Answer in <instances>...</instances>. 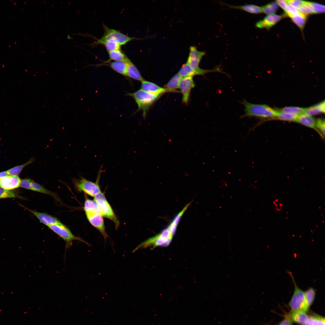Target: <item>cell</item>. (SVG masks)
Masks as SVG:
<instances>
[{
	"label": "cell",
	"mask_w": 325,
	"mask_h": 325,
	"mask_svg": "<svg viewBox=\"0 0 325 325\" xmlns=\"http://www.w3.org/2000/svg\"><path fill=\"white\" fill-rule=\"evenodd\" d=\"M188 206L186 205L174 218L171 223L157 235L147 239L138 245L133 250L134 252L139 249L150 246L152 248L168 245L171 242L176 232L177 226L184 212Z\"/></svg>",
	"instance_id": "1"
},
{
	"label": "cell",
	"mask_w": 325,
	"mask_h": 325,
	"mask_svg": "<svg viewBox=\"0 0 325 325\" xmlns=\"http://www.w3.org/2000/svg\"><path fill=\"white\" fill-rule=\"evenodd\" d=\"M242 103L244 107V114L243 117H257L261 118L275 117L278 110L265 104L250 103L244 100Z\"/></svg>",
	"instance_id": "2"
},
{
	"label": "cell",
	"mask_w": 325,
	"mask_h": 325,
	"mask_svg": "<svg viewBox=\"0 0 325 325\" xmlns=\"http://www.w3.org/2000/svg\"><path fill=\"white\" fill-rule=\"evenodd\" d=\"M133 98L138 106V110L143 112L144 117L150 107L161 95L150 93L141 89L128 94Z\"/></svg>",
	"instance_id": "3"
},
{
	"label": "cell",
	"mask_w": 325,
	"mask_h": 325,
	"mask_svg": "<svg viewBox=\"0 0 325 325\" xmlns=\"http://www.w3.org/2000/svg\"><path fill=\"white\" fill-rule=\"evenodd\" d=\"M287 272L292 279L294 287V292L289 302V305L292 311H301L306 312L308 307L306 302L304 292L298 286L292 273L289 271Z\"/></svg>",
	"instance_id": "4"
},
{
	"label": "cell",
	"mask_w": 325,
	"mask_h": 325,
	"mask_svg": "<svg viewBox=\"0 0 325 325\" xmlns=\"http://www.w3.org/2000/svg\"><path fill=\"white\" fill-rule=\"evenodd\" d=\"M101 170V168L99 170L97 180L95 182L88 180L83 178L79 179H74L73 183L77 190L94 197L101 192L99 182Z\"/></svg>",
	"instance_id": "5"
},
{
	"label": "cell",
	"mask_w": 325,
	"mask_h": 325,
	"mask_svg": "<svg viewBox=\"0 0 325 325\" xmlns=\"http://www.w3.org/2000/svg\"><path fill=\"white\" fill-rule=\"evenodd\" d=\"M94 200L98 205L101 215L113 221L116 227H118L119 221L103 193L101 192L98 193L94 197Z\"/></svg>",
	"instance_id": "6"
},
{
	"label": "cell",
	"mask_w": 325,
	"mask_h": 325,
	"mask_svg": "<svg viewBox=\"0 0 325 325\" xmlns=\"http://www.w3.org/2000/svg\"><path fill=\"white\" fill-rule=\"evenodd\" d=\"M48 227L53 232L63 239L66 242V248H69L72 245L74 240L80 241L90 246V244L82 238L74 235L63 224H54Z\"/></svg>",
	"instance_id": "7"
},
{
	"label": "cell",
	"mask_w": 325,
	"mask_h": 325,
	"mask_svg": "<svg viewBox=\"0 0 325 325\" xmlns=\"http://www.w3.org/2000/svg\"><path fill=\"white\" fill-rule=\"evenodd\" d=\"M103 27L104 32L103 36L99 39L100 40L113 39L121 46L125 45L133 40L138 39L128 36L118 30L110 28L104 25H103Z\"/></svg>",
	"instance_id": "8"
},
{
	"label": "cell",
	"mask_w": 325,
	"mask_h": 325,
	"mask_svg": "<svg viewBox=\"0 0 325 325\" xmlns=\"http://www.w3.org/2000/svg\"><path fill=\"white\" fill-rule=\"evenodd\" d=\"M195 86L193 76L182 78L179 85L181 93L182 94V102L187 104L189 99L190 91Z\"/></svg>",
	"instance_id": "9"
},
{
	"label": "cell",
	"mask_w": 325,
	"mask_h": 325,
	"mask_svg": "<svg viewBox=\"0 0 325 325\" xmlns=\"http://www.w3.org/2000/svg\"><path fill=\"white\" fill-rule=\"evenodd\" d=\"M90 223L101 233L104 239L109 237L105 229L104 219L101 214L94 213H85Z\"/></svg>",
	"instance_id": "10"
},
{
	"label": "cell",
	"mask_w": 325,
	"mask_h": 325,
	"mask_svg": "<svg viewBox=\"0 0 325 325\" xmlns=\"http://www.w3.org/2000/svg\"><path fill=\"white\" fill-rule=\"evenodd\" d=\"M221 71L219 68L212 70H204L201 68L195 69L186 63L184 64L179 70L178 73L182 78L193 76L196 75H203L212 72Z\"/></svg>",
	"instance_id": "11"
},
{
	"label": "cell",
	"mask_w": 325,
	"mask_h": 325,
	"mask_svg": "<svg viewBox=\"0 0 325 325\" xmlns=\"http://www.w3.org/2000/svg\"><path fill=\"white\" fill-rule=\"evenodd\" d=\"M189 49L190 52L186 63L195 69H200L199 67V63L203 57L205 55V52L198 51L194 46H191Z\"/></svg>",
	"instance_id": "12"
},
{
	"label": "cell",
	"mask_w": 325,
	"mask_h": 325,
	"mask_svg": "<svg viewBox=\"0 0 325 325\" xmlns=\"http://www.w3.org/2000/svg\"><path fill=\"white\" fill-rule=\"evenodd\" d=\"M21 179L17 175H9L0 180V187L7 190H11L20 186Z\"/></svg>",
	"instance_id": "13"
},
{
	"label": "cell",
	"mask_w": 325,
	"mask_h": 325,
	"mask_svg": "<svg viewBox=\"0 0 325 325\" xmlns=\"http://www.w3.org/2000/svg\"><path fill=\"white\" fill-rule=\"evenodd\" d=\"M25 208L36 217L41 223L48 227L52 224H63L58 219L51 215L45 213L35 211L26 208Z\"/></svg>",
	"instance_id": "14"
},
{
	"label": "cell",
	"mask_w": 325,
	"mask_h": 325,
	"mask_svg": "<svg viewBox=\"0 0 325 325\" xmlns=\"http://www.w3.org/2000/svg\"><path fill=\"white\" fill-rule=\"evenodd\" d=\"M282 18V16L277 14H269L263 20L257 22L255 26L258 28L269 29L277 23Z\"/></svg>",
	"instance_id": "15"
},
{
	"label": "cell",
	"mask_w": 325,
	"mask_h": 325,
	"mask_svg": "<svg viewBox=\"0 0 325 325\" xmlns=\"http://www.w3.org/2000/svg\"><path fill=\"white\" fill-rule=\"evenodd\" d=\"M141 82V89L147 92L161 95L167 92L164 88L161 87L153 83L145 80Z\"/></svg>",
	"instance_id": "16"
},
{
	"label": "cell",
	"mask_w": 325,
	"mask_h": 325,
	"mask_svg": "<svg viewBox=\"0 0 325 325\" xmlns=\"http://www.w3.org/2000/svg\"><path fill=\"white\" fill-rule=\"evenodd\" d=\"M103 45L105 47L108 52L120 49L121 45L115 40L113 39H108L104 40L98 39L91 45Z\"/></svg>",
	"instance_id": "17"
},
{
	"label": "cell",
	"mask_w": 325,
	"mask_h": 325,
	"mask_svg": "<svg viewBox=\"0 0 325 325\" xmlns=\"http://www.w3.org/2000/svg\"><path fill=\"white\" fill-rule=\"evenodd\" d=\"M230 8L240 9L251 14H258L262 12L261 8L253 4H246L242 5L235 6L223 3Z\"/></svg>",
	"instance_id": "18"
},
{
	"label": "cell",
	"mask_w": 325,
	"mask_h": 325,
	"mask_svg": "<svg viewBox=\"0 0 325 325\" xmlns=\"http://www.w3.org/2000/svg\"><path fill=\"white\" fill-rule=\"evenodd\" d=\"M127 64V76L141 82L144 80L138 69L130 60Z\"/></svg>",
	"instance_id": "19"
},
{
	"label": "cell",
	"mask_w": 325,
	"mask_h": 325,
	"mask_svg": "<svg viewBox=\"0 0 325 325\" xmlns=\"http://www.w3.org/2000/svg\"><path fill=\"white\" fill-rule=\"evenodd\" d=\"M325 113V101L308 108H305L304 114L309 116Z\"/></svg>",
	"instance_id": "20"
},
{
	"label": "cell",
	"mask_w": 325,
	"mask_h": 325,
	"mask_svg": "<svg viewBox=\"0 0 325 325\" xmlns=\"http://www.w3.org/2000/svg\"><path fill=\"white\" fill-rule=\"evenodd\" d=\"M182 77L178 73L175 74L169 80L164 88L167 92H175L179 88V84Z\"/></svg>",
	"instance_id": "21"
},
{
	"label": "cell",
	"mask_w": 325,
	"mask_h": 325,
	"mask_svg": "<svg viewBox=\"0 0 325 325\" xmlns=\"http://www.w3.org/2000/svg\"><path fill=\"white\" fill-rule=\"evenodd\" d=\"M106 63H109L107 65H108L116 72L123 76H127V63L119 61H113Z\"/></svg>",
	"instance_id": "22"
},
{
	"label": "cell",
	"mask_w": 325,
	"mask_h": 325,
	"mask_svg": "<svg viewBox=\"0 0 325 325\" xmlns=\"http://www.w3.org/2000/svg\"><path fill=\"white\" fill-rule=\"evenodd\" d=\"M108 53L109 59L105 62L114 60L127 63L130 60L120 49L111 51L109 52Z\"/></svg>",
	"instance_id": "23"
},
{
	"label": "cell",
	"mask_w": 325,
	"mask_h": 325,
	"mask_svg": "<svg viewBox=\"0 0 325 325\" xmlns=\"http://www.w3.org/2000/svg\"><path fill=\"white\" fill-rule=\"evenodd\" d=\"M291 319L301 325H305L308 316L306 312L301 311H293L291 315Z\"/></svg>",
	"instance_id": "24"
},
{
	"label": "cell",
	"mask_w": 325,
	"mask_h": 325,
	"mask_svg": "<svg viewBox=\"0 0 325 325\" xmlns=\"http://www.w3.org/2000/svg\"><path fill=\"white\" fill-rule=\"evenodd\" d=\"M296 122L307 127L315 129L316 121L311 116L303 114L298 116Z\"/></svg>",
	"instance_id": "25"
},
{
	"label": "cell",
	"mask_w": 325,
	"mask_h": 325,
	"mask_svg": "<svg viewBox=\"0 0 325 325\" xmlns=\"http://www.w3.org/2000/svg\"><path fill=\"white\" fill-rule=\"evenodd\" d=\"M84 210L85 213H94L101 214L98 205L94 200L86 199L84 203Z\"/></svg>",
	"instance_id": "26"
},
{
	"label": "cell",
	"mask_w": 325,
	"mask_h": 325,
	"mask_svg": "<svg viewBox=\"0 0 325 325\" xmlns=\"http://www.w3.org/2000/svg\"><path fill=\"white\" fill-rule=\"evenodd\" d=\"M294 22L301 29H303L306 20V15L299 12L291 17Z\"/></svg>",
	"instance_id": "27"
},
{
	"label": "cell",
	"mask_w": 325,
	"mask_h": 325,
	"mask_svg": "<svg viewBox=\"0 0 325 325\" xmlns=\"http://www.w3.org/2000/svg\"><path fill=\"white\" fill-rule=\"evenodd\" d=\"M32 190L49 195L58 200L57 195L54 193L47 189L32 180Z\"/></svg>",
	"instance_id": "28"
},
{
	"label": "cell",
	"mask_w": 325,
	"mask_h": 325,
	"mask_svg": "<svg viewBox=\"0 0 325 325\" xmlns=\"http://www.w3.org/2000/svg\"><path fill=\"white\" fill-rule=\"evenodd\" d=\"M34 160V159L32 157L26 163L14 167L9 169L7 171L8 175H17L19 174L24 167L32 163Z\"/></svg>",
	"instance_id": "29"
},
{
	"label": "cell",
	"mask_w": 325,
	"mask_h": 325,
	"mask_svg": "<svg viewBox=\"0 0 325 325\" xmlns=\"http://www.w3.org/2000/svg\"><path fill=\"white\" fill-rule=\"evenodd\" d=\"M278 5L277 2H274L265 5L261 8L262 12L269 15L274 14L278 8Z\"/></svg>",
	"instance_id": "30"
},
{
	"label": "cell",
	"mask_w": 325,
	"mask_h": 325,
	"mask_svg": "<svg viewBox=\"0 0 325 325\" xmlns=\"http://www.w3.org/2000/svg\"><path fill=\"white\" fill-rule=\"evenodd\" d=\"M305 108L297 107H284L280 111L281 112L295 114L298 116L304 113Z\"/></svg>",
	"instance_id": "31"
},
{
	"label": "cell",
	"mask_w": 325,
	"mask_h": 325,
	"mask_svg": "<svg viewBox=\"0 0 325 325\" xmlns=\"http://www.w3.org/2000/svg\"><path fill=\"white\" fill-rule=\"evenodd\" d=\"M307 304L309 307L313 303L315 298L316 292L314 289L310 287L304 292Z\"/></svg>",
	"instance_id": "32"
},
{
	"label": "cell",
	"mask_w": 325,
	"mask_h": 325,
	"mask_svg": "<svg viewBox=\"0 0 325 325\" xmlns=\"http://www.w3.org/2000/svg\"><path fill=\"white\" fill-rule=\"evenodd\" d=\"M298 116L295 114L284 113L278 110L277 116L275 117L282 120L296 122Z\"/></svg>",
	"instance_id": "33"
},
{
	"label": "cell",
	"mask_w": 325,
	"mask_h": 325,
	"mask_svg": "<svg viewBox=\"0 0 325 325\" xmlns=\"http://www.w3.org/2000/svg\"><path fill=\"white\" fill-rule=\"evenodd\" d=\"M298 10L299 12L305 15L314 14L312 2H311L304 1Z\"/></svg>",
	"instance_id": "34"
},
{
	"label": "cell",
	"mask_w": 325,
	"mask_h": 325,
	"mask_svg": "<svg viewBox=\"0 0 325 325\" xmlns=\"http://www.w3.org/2000/svg\"><path fill=\"white\" fill-rule=\"evenodd\" d=\"M17 197V193L14 191L6 189L0 187V199L15 198Z\"/></svg>",
	"instance_id": "35"
},
{
	"label": "cell",
	"mask_w": 325,
	"mask_h": 325,
	"mask_svg": "<svg viewBox=\"0 0 325 325\" xmlns=\"http://www.w3.org/2000/svg\"><path fill=\"white\" fill-rule=\"evenodd\" d=\"M321 136L324 138L325 135V120L319 119L316 121L315 129Z\"/></svg>",
	"instance_id": "36"
},
{
	"label": "cell",
	"mask_w": 325,
	"mask_h": 325,
	"mask_svg": "<svg viewBox=\"0 0 325 325\" xmlns=\"http://www.w3.org/2000/svg\"><path fill=\"white\" fill-rule=\"evenodd\" d=\"M284 11L286 14L290 17L299 12L298 9L289 4H287Z\"/></svg>",
	"instance_id": "37"
},
{
	"label": "cell",
	"mask_w": 325,
	"mask_h": 325,
	"mask_svg": "<svg viewBox=\"0 0 325 325\" xmlns=\"http://www.w3.org/2000/svg\"><path fill=\"white\" fill-rule=\"evenodd\" d=\"M312 325H325V318L318 316H311Z\"/></svg>",
	"instance_id": "38"
},
{
	"label": "cell",
	"mask_w": 325,
	"mask_h": 325,
	"mask_svg": "<svg viewBox=\"0 0 325 325\" xmlns=\"http://www.w3.org/2000/svg\"><path fill=\"white\" fill-rule=\"evenodd\" d=\"M32 180L29 178L22 179L21 180L20 186L26 189L32 190Z\"/></svg>",
	"instance_id": "39"
},
{
	"label": "cell",
	"mask_w": 325,
	"mask_h": 325,
	"mask_svg": "<svg viewBox=\"0 0 325 325\" xmlns=\"http://www.w3.org/2000/svg\"><path fill=\"white\" fill-rule=\"evenodd\" d=\"M312 5L314 14L320 13L324 12V5L315 2H312Z\"/></svg>",
	"instance_id": "40"
},
{
	"label": "cell",
	"mask_w": 325,
	"mask_h": 325,
	"mask_svg": "<svg viewBox=\"0 0 325 325\" xmlns=\"http://www.w3.org/2000/svg\"><path fill=\"white\" fill-rule=\"evenodd\" d=\"M287 2L288 4L291 5L298 9L304 2L303 1L298 0H287Z\"/></svg>",
	"instance_id": "41"
},
{
	"label": "cell",
	"mask_w": 325,
	"mask_h": 325,
	"mask_svg": "<svg viewBox=\"0 0 325 325\" xmlns=\"http://www.w3.org/2000/svg\"><path fill=\"white\" fill-rule=\"evenodd\" d=\"M292 319L289 317H286L278 325H292Z\"/></svg>",
	"instance_id": "42"
},
{
	"label": "cell",
	"mask_w": 325,
	"mask_h": 325,
	"mask_svg": "<svg viewBox=\"0 0 325 325\" xmlns=\"http://www.w3.org/2000/svg\"><path fill=\"white\" fill-rule=\"evenodd\" d=\"M276 2L278 5L284 10L288 4L287 0H278Z\"/></svg>",
	"instance_id": "43"
},
{
	"label": "cell",
	"mask_w": 325,
	"mask_h": 325,
	"mask_svg": "<svg viewBox=\"0 0 325 325\" xmlns=\"http://www.w3.org/2000/svg\"><path fill=\"white\" fill-rule=\"evenodd\" d=\"M8 175L7 171H3L0 172V180L6 176Z\"/></svg>",
	"instance_id": "44"
},
{
	"label": "cell",
	"mask_w": 325,
	"mask_h": 325,
	"mask_svg": "<svg viewBox=\"0 0 325 325\" xmlns=\"http://www.w3.org/2000/svg\"><path fill=\"white\" fill-rule=\"evenodd\" d=\"M305 325H312L311 316L308 317Z\"/></svg>",
	"instance_id": "45"
}]
</instances>
